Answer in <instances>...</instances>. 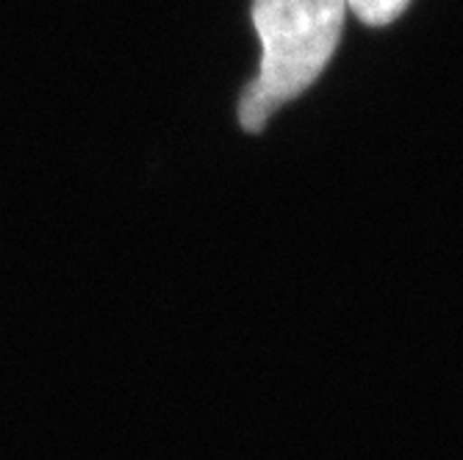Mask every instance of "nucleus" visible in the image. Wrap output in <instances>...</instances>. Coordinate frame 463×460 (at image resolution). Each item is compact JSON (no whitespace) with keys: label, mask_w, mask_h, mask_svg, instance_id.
<instances>
[{"label":"nucleus","mask_w":463,"mask_h":460,"mask_svg":"<svg viewBox=\"0 0 463 460\" xmlns=\"http://www.w3.org/2000/svg\"><path fill=\"white\" fill-rule=\"evenodd\" d=\"M347 0H252L264 45L261 70L239 100V122L259 134L291 98L303 95L339 48Z\"/></svg>","instance_id":"f257e3e1"},{"label":"nucleus","mask_w":463,"mask_h":460,"mask_svg":"<svg viewBox=\"0 0 463 460\" xmlns=\"http://www.w3.org/2000/svg\"><path fill=\"white\" fill-rule=\"evenodd\" d=\"M408 4L411 0H347V9L366 25H389L408 9Z\"/></svg>","instance_id":"f03ea898"}]
</instances>
